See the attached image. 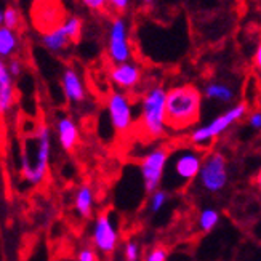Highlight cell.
Returning <instances> with one entry per match:
<instances>
[{
    "instance_id": "cell-1",
    "label": "cell",
    "mask_w": 261,
    "mask_h": 261,
    "mask_svg": "<svg viewBox=\"0 0 261 261\" xmlns=\"http://www.w3.org/2000/svg\"><path fill=\"white\" fill-rule=\"evenodd\" d=\"M203 95L192 84H178L167 90V125L172 132H186L200 119Z\"/></svg>"
},
{
    "instance_id": "cell-2",
    "label": "cell",
    "mask_w": 261,
    "mask_h": 261,
    "mask_svg": "<svg viewBox=\"0 0 261 261\" xmlns=\"http://www.w3.org/2000/svg\"><path fill=\"white\" fill-rule=\"evenodd\" d=\"M207 151L196 146H179L170 152L162 189L167 192H179L197 179Z\"/></svg>"
},
{
    "instance_id": "cell-3",
    "label": "cell",
    "mask_w": 261,
    "mask_h": 261,
    "mask_svg": "<svg viewBox=\"0 0 261 261\" xmlns=\"http://www.w3.org/2000/svg\"><path fill=\"white\" fill-rule=\"evenodd\" d=\"M32 146L26 147L22 154V176L32 186H39L48 173V164L51 155V132L50 127L42 123L37 127L36 136L29 140Z\"/></svg>"
},
{
    "instance_id": "cell-4",
    "label": "cell",
    "mask_w": 261,
    "mask_h": 261,
    "mask_svg": "<svg viewBox=\"0 0 261 261\" xmlns=\"http://www.w3.org/2000/svg\"><path fill=\"white\" fill-rule=\"evenodd\" d=\"M138 120L141 130L152 140L162 138L168 132L167 125V88L152 85L140 99Z\"/></svg>"
},
{
    "instance_id": "cell-5",
    "label": "cell",
    "mask_w": 261,
    "mask_h": 261,
    "mask_svg": "<svg viewBox=\"0 0 261 261\" xmlns=\"http://www.w3.org/2000/svg\"><path fill=\"white\" fill-rule=\"evenodd\" d=\"M247 112H248V106H247V103H244V101L228 108L217 117H213L210 122L192 128L189 132V143L192 146L199 147V149L205 151L218 136H221L232 125H236L237 122L242 120L247 116Z\"/></svg>"
},
{
    "instance_id": "cell-6",
    "label": "cell",
    "mask_w": 261,
    "mask_h": 261,
    "mask_svg": "<svg viewBox=\"0 0 261 261\" xmlns=\"http://www.w3.org/2000/svg\"><path fill=\"white\" fill-rule=\"evenodd\" d=\"M229 183L228 159L220 151H210L205 154L200 173L196 185L207 194H218Z\"/></svg>"
},
{
    "instance_id": "cell-7",
    "label": "cell",
    "mask_w": 261,
    "mask_h": 261,
    "mask_svg": "<svg viewBox=\"0 0 261 261\" xmlns=\"http://www.w3.org/2000/svg\"><path fill=\"white\" fill-rule=\"evenodd\" d=\"M170 151L167 146H159L147 151L140 162V176L143 189L146 194H152L157 189L162 188L164 175L167 170V164L170 159Z\"/></svg>"
},
{
    "instance_id": "cell-8",
    "label": "cell",
    "mask_w": 261,
    "mask_h": 261,
    "mask_svg": "<svg viewBox=\"0 0 261 261\" xmlns=\"http://www.w3.org/2000/svg\"><path fill=\"white\" fill-rule=\"evenodd\" d=\"M106 111L111 127L119 135L128 133L135 125V109L133 101L128 93L114 90L106 99Z\"/></svg>"
},
{
    "instance_id": "cell-9",
    "label": "cell",
    "mask_w": 261,
    "mask_h": 261,
    "mask_svg": "<svg viewBox=\"0 0 261 261\" xmlns=\"http://www.w3.org/2000/svg\"><path fill=\"white\" fill-rule=\"evenodd\" d=\"M108 56L112 64H122L132 61L133 48L130 42L128 22L122 16L111 21L108 31Z\"/></svg>"
},
{
    "instance_id": "cell-10",
    "label": "cell",
    "mask_w": 261,
    "mask_h": 261,
    "mask_svg": "<svg viewBox=\"0 0 261 261\" xmlns=\"http://www.w3.org/2000/svg\"><path fill=\"white\" fill-rule=\"evenodd\" d=\"M120 241V234L112 215L105 212L95 218L92 228V242L95 250L101 255H111L116 252Z\"/></svg>"
},
{
    "instance_id": "cell-11",
    "label": "cell",
    "mask_w": 261,
    "mask_h": 261,
    "mask_svg": "<svg viewBox=\"0 0 261 261\" xmlns=\"http://www.w3.org/2000/svg\"><path fill=\"white\" fill-rule=\"evenodd\" d=\"M32 19L42 34L63 24L66 19L64 8L60 0H36L32 7Z\"/></svg>"
},
{
    "instance_id": "cell-12",
    "label": "cell",
    "mask_w": 261,
    "mask_h": 261,
    "mask_svg": "<svg viewBox=\"0 0 261 261\" xmlns=\"http://www.w3.org/2000/svg\"><path fill=\"white\" fill-rule=\"evenodd\" d=\"M109 79H111L112 85L119 88L120 92L128 93L141 84L143 71H141L140 64H136L135 61L114 64L111 67Z\"/></svg>"
},
{
    "instance_id": "cell-13",
    "label": "cell",
    "mask_w": 261,
    "mask_h": 261,
    "mask_svg": "<svg viewBox=\"0 0 261 261\" xmlns=\"http://www.w3.org/2000/svg\"><path fill=\"white\" fill-rule=\"evenodd\" d=\"M61 85L66 99L72 105H81L87 98V90L85 84L82 81L81 74H79L74 67H66L63 77H61Z\"/></svg>"
},
{
    "instance_id": "cell-14",
    "label": "cell",
    "mask_w": 261,
    "mask_h": 261,
    "mask_svg": "<svg viewBox=\"0 0 261 261\" xmlns=\"http://www.w3.org/2000/svg\"><path fill=\"white\" fill-rule=\"evenodd\" d=\"M56 136H58V143L63 151L71 152L75 149L79 138H81V132H79V127L72 117L61 116L56 120Z\"/></svg>"
},
{
    "instance_id": "cell-15",
    "label": "cell",
    "mask_w": 261,
    "mask_h": 261,
    "mask_svg": "<svg viewBox=\"0 0 261 261\" xmlns=\"http://www.w3.org/2000/svg\"><path fill=\"white\" fill-rule=\"evenodd\" d=\"M202 95L205 99L215 101V103H220V105H231L237 96L232 85L226 82H220V81L207 82L202 90Z\"/></svg>"
},
{
    "instance_id": "cell-16",
    "label": "cell",
    "mask_w": 261,
    "mask_h": 261,
    "mask_svg": "<svg viewBox=\"0 0 261 261\" xmlns=\"http://www.w3.org/2000/svg\"><path fill=\"white\" fill-rule=\"evenodd\" d=\"M95 207V192L88 185H82L75 191L74 208L81 218H90L93 215Z\"/></svg>"
},
{
    "instance_id": "cell-17",
    "label": "cell",
    "mask_w": 261,
    "mask_h": 261,
    "mask_svg": "<svg viewBox=\"0 0 261 261\" xmlns=\"http://www.w3.org/2000/svg\"><path fill=\"white\" fill-rule=\"evenodd\" d=\"M42 43H43V47L53 51V53H60L63 50H66L69 45L72 43L69 36L66 34L63 24L58 26V28H55L48 32H45L42 34Z\"/></svg>"
},
{
    "instance_id": "cell-18",
    "label": "cell",
    "mask_w": 261,
    "mask_h": 261,
    "mask_svg": "<svg viewBox=\"0 0 261 261\" xmlns=\"http://www.w3.org/2000/svg\"><path fill=\"white\" fill-rule=\"evenodd\" d=\"M19 48V37L16 31L0 26V58H11Z\"/></svg>"
},
{
    "instance_id": "cell-19",
    "label": "cell",
    "mask_w": 261,
    "mask_h": 261,
    "mask_svg": "<svg viewBox=\"0 0 261 261\" xmlns=\"http://www.w3.org/2000/svg\"><path fill=\"white\" fill-rule=\"evenodd\" d=\"M220 212L213 207H205L202 208L199 213V218H197V226H199V231L203 234H208L212 232L217 226L220 224Z\"/></svg>"
},
{
    "instance_id": "cell-20",
    "label": "cell",
    "mask_w": 261,
    "mask_h": 261,
    "mask_svg": "<svg viewBox=\"0 0 261 261\" xmlns=\"http://www.w3.org/2000/svg\"><path fill=\"white\" fill-rule=\"evenodd\" d=\"M63 28L66 31V34L69 36L71 42H79L82 36V29H84V22L82 19L75 16V15H71V16H66V19L63 21Z\"/></svg>"
},
{
    "instance_id": "cell-21",
    "label": "cell",
    "mask_w": 261,
    "mask_h": 261,
    "mask_svg": "<svg viewBox=\"0 0 261 261\" xmlns=\"http://www.w3.org/2000/svg\"><path fill=\"white\" fill-rule=\"evenodd\" d=\"M168 192L165 189H157L155 192H152V194H149V199H147V210H149L151 213H159L168 202Z\"/></svg>"
},
{
    "instance_id": "cell-22",
    "label": "cell",
    "mask_w": 261,
    "mask_h": 261,
    "mask_svg": "<svg viewBox=\"0 0 261 261\" xmlns=\"http://www.w3.org/2000/svg\"><path fill=\"white\" fill-rule=\"evenodd\" d=\"M15 103V88L13 85L0 87V116H5Z\"/></svg>"
},
{
    "instance_id": "cell-23",
    "label": "cell",
    "mask_w": 261,
    "mask_h": 261,
    "mask_svg": "<svg viewBox=\"0 0 261 261\" xmlns=\"http://www.w3.org/2000/svg\"><path fill=\"white\" fill-rule=\"evenodd\" d=\"M21 22V15L18 8H15L13 5H8L4 8V26L8 28V29H13L16 31L18 26Z\"/></svg>"
},
{
    "instance_id": "cell-24",
    "label": "cell",
    "mask_w": 261,
    "mask_h": 261,
    "mask_svg": "<svg viewBox=\"0 0 261 261\" xmlns=\"http://www.w3.org/2000/svg\"><path fill=\"white\" fill-rule=\"evenodd\" d=\"M123 258L125 261H140L141 259V247L136 241H127L123 245Z\"/></svg>"
},
{
    "instance_id": "cell-25",
    "label": "cell",
    "mask_w": 261,
    "mask_h": 261,
    "mask_svg": "<svg viewBox=\"0 0 261 261\" xmlns=\"http://www.w3.org/2000/svg\"><path fill=\"white\" fill-rule=\"evenodd\" d=\"M143 261H168V250L164 245H154L146 252Z\"/></svg>"
},
{
    "instance_id": "cell-26",
    "label": "cell",
    "mask_w": 261,
    "mask_h": 261,
    "mask_svg": "<svg viewBox=\"0 0 261 261\" xmlns=\"http://www.w3.org/2000/svg\"><path fill=\"white\" fill-rule=\"evenodd\" d=\"M7 85H13V77L8 71V64L4 61V58H0V87Z\"/></svg>"
},
{
    "instance_id": "cell-27",
    "label": "cell",
    "mask_w": 261,
    "mask_h": 261,
    "mask_svg": "<svg viewBox=\"0 0 261 261\" xmlns=\"http://www.w3.org/2000/svg\"><path fill=\"white\" fill-rule=\"evenodd\" d=\"M247 122H248V127H250L252 130L261 132V109L252 111L247 117Z\"/></svg>"
},
{
    "instance_id": "cell-28",
    "label": "cell",
    "mask_w": 261,
    "mask_h": 261,
    "mask_svg": "<svg viewBox=\"0 0 261 261\" xmlns=\"http://www.w3.org/2000/svg\"><path fill=\"white\" fill-rule=\"evenodd\" d=\"M81 2L88 10H93V11H103L106 10V7H109L108 0H81Z\"/></svg>"
},
{
    "instance_id": "cell-29",
    "label": "cell",
    "mask_w": 261,
    "mask_h": 261,
    "mask_svg": "<svg viewBox=\"0 0 261 261\" xmlns=\"http://www.w3.org/2000/svg\"><path fill=\"white\" fill-rule=\"evenodd\" d=\"M108 4H109V8L117 11V13H123V11H127L130 8L132 0H108Z\"/></svg>"
},
{
    "instance_id": "cell-30",
    "label": "cell",
    "mask_w": 261,
    "mask_h": 261,
    "mask_svg": "<svg viewBox=\"0 0 261 261\" xmlns=\"http://www.w3.org/2000/svg\"><path fill=\"white\" fill-rule=\"evenodd\" d=\"M77 261H98V256H96V252L93 248H82L81 252L77 255Z\"/></svg>"
},
{
    "instance_id": "cell-31",
    "label": "cell",
    "mask_w": 261,
    "mask_h": 261,
    "mask_svg": "<svg viewBox=\"0 0 261 261\" xmlns=\"http://www.w3.org/2000/svg\"><path fill=\"white\" fill-rule=\"evenodd\" d=\"M8 71H10L11 77H18L22 72V64H21V61L16 60V58H11L10 63H8Z\"/></svg>"
},
{
    "instance_id": "cell-32",
    "label": "cell",
    "mask_w": 261,
    "mask_h": 261,
    "mask_svg": "<svg viewBox=\"0 0 261 261\" xmlns=\"http://www.w3.org/2000/svg\"><path fill=\"white\" fill-rule=\"evenodd\" d=\"M253 66H255V71L261 75V39H259L256 48H255V53H253Z\"/></svg>"
},
{
    "instance_id": "cell-33",
    "label": "cell",
    "mask_w": 261,
    "mask_h": 261,
    "mask_svg": "<svg viewBox=\"0 0 261 261\" xmlns=\"http://www.w3.org/2000/svg\"><path fill=\"white\" fill-rule=\"evenodd\" d=\"M255 186H256V189L261 192V167L258 168V172H256V175H255Z\"/></svg>"
},
{
    "instance_id": "cell-34",
    "label": "cell",
    "mask_w": 261,
    "mask_h": 261,
    "mask_svg": "<svg viewBox=\"0 0 261 261\" xmlns=\"http://www.w3.org/2000/svg\"><path fill=\"white\" fill-rule=\"evenodd\" d=\"M155 2H157V0H143V4L147 5V7H149V5H154Z\"/></svg>"
},
{
    "instance_id": "cell-35",
    "label": "cell",
    "mask_w": 261,
    "mask_h": 261,
    "mask_svg": "<svg viewBox=\"0 0 261 261\" xmlns=\"http://www.w3.org/2000/svg\"><path fill=\"white\" fill-rule=\"evenodd\" d=\"M0 26H4V8H0Z\"/></svg>"
}]
</instances>
